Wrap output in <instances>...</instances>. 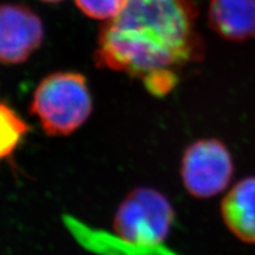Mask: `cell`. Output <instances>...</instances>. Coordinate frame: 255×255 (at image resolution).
I'll list each match as a JSON object with an SVG mask.
<instances>
[{
	"mask_svg": "<svg viewBox=\"0 0 255 255\" xmlns=\"http://www.w3.org/2000/svg\"><path fill=\"white\" fill-rule=\"evenodd\" d=\"M199 8L194 0H128L98 34V68L142 79L157 70L200 62L205 44L195 31Z\"/></svg>",
	"mask_w": 255,
	"mask_h": 255,
	"instance_id": "1",
	"label": "cell"
},
{
	"mask_svg": "<svg viewBox=\"0 0 255 255\" xmlns=\"http://www.w3.org/2000/svg\"><path fill=\"white\" fill-rule=\"evenodd\" d=\"M92 97L84 75L58 71L40 81L32 97L30 111L39 120L46 135L69 136L87 122Z\"/></svg>",
	"mask_w": 255,
	"mask_h": 255,
	"instance_id": "2",
	"label": "cell"
},
{
	"mask_svg": "<svg viewBox=\"0 0 255 255\" xmlns=\"http://www.w3.org/2000/svg\"><path fill=\"white\" fill-rule=\"evenodd\" d=\"M174 208L163 194L139 187L130 191L114 216V232L133 246L163 247L173 227Z\"/></svg>",
	"mask_w": 255,
	"mask_h": 255,
	"instance_id": "3",
	"label": "cell"
},
{
	"mask_svg": "<svg viewBox=\"0 0 255 255\" xmlns=\"http://www.w3.org/2000/svg\"><path fill=\"white\" fill-rule=\"evenodd\" d=\"M234 164L228 148L216 138H205L187 146L181 162V177L188 193L209 199L231 182Z\"/></svg>",
	"mask_w": 255,
	"mask_h": 255,
	"instance_id": "4",
	"label": "cell"
},
{
	"mask_svg": "<svg viewBox=\"0 0 255 255\" xmlns=\"http://www.w3.org/2000/svg\"><path fill=\"white\" fill-rule=\"evenodd\" d=\"M44 39L41 19L27 6L0 5V63L17 65L30 58Z\"/></svg>",
	"mask_w": 255,
	"mask_h": 255,
	"instance_id": "5",
	"label": "cell"
},
{
	"mask_svg": "<svg viewBox=\"0 0 255 255\" xmlns=\"http://www.w3.org/2000/svg\"><path fill=\"white\" fill-rule=\"evenodd\" d=\"M208 21L223 39L241 43L255 38V0H210Z\"/></svg>",
	"mask_w": 255,
	"mask_h": 255,
	"instance_id": "6",
	"label": "cell"
},
{
	"mask_svg": "<svg viewBox=\"0 0 255 255\" xmlns=\"http://www.w3.org/2000/svg\"><path fill=\"white\" fill-rule=\"evenodd\" d=\"M221 215L235 237L255 244V176L242 178L226 194Z\"/></svg>",
	"mask_w": 255,
	"mask_h": 255,
	"instance_id": "7",
	"label": "cell"
},
{
	"mask_svg": "<svg viewBox=\"0 0 255 255\" xmlns=\"http://www.w3.org/2000/svg\"><path fill=\"white\" fill-rule=\"evenodd\" d=\"M30 128L7 104L0 102V162L17 150Z\"/></svg>",
	"mask_w": 255,
	"mask_h": 255,
	"instance_id": "8",
	"label": "cell"
},
{
	"mask_svg": "<svg viewBox=\"0 0 255 255\" xmlns=\"http://www.w3.org/2000/svg\"><path fill=\"white\" fill-rule=\"evenodd\" d=\"M128 0H75L77 7L87 17L108 21L116 17Z\"/></svg>",
	"mask_w": 255,
	"mask_h": 255,
	"instance_id": "9",
	"label": "cell"
},
{
	"mask_svg": "<svg viewBox=\"0 0 255 255\" xmlns=\"http://www.w3.org/2000/svg\"><path fill=\"white\" fill-rule=\"evenodd\" d=\"M141 81L146 90L154 96H165L176 87L178 77L176 71L173 70H157L144 76Z\"/></svg>",
	"mask_w": 255,
	"mask_h": 255,
	"instance_id": "10",
	"label": "cell"
},
{
	"mask_svg": "<svg viewBox=\"0 0 255 255\" xmlns=\"http://www.w3.org/2000/svg\"><path fill=\"white\" fill-rule=\"evenodd\" d=\"M41 1L51 2V4H56V2H60V1H63V0H41Z\"/></svg>",
	"mask_w": 255,
	"mask_h": 255,
	"instance_id": "11",
	"label": "cell"
}]
</instances>
